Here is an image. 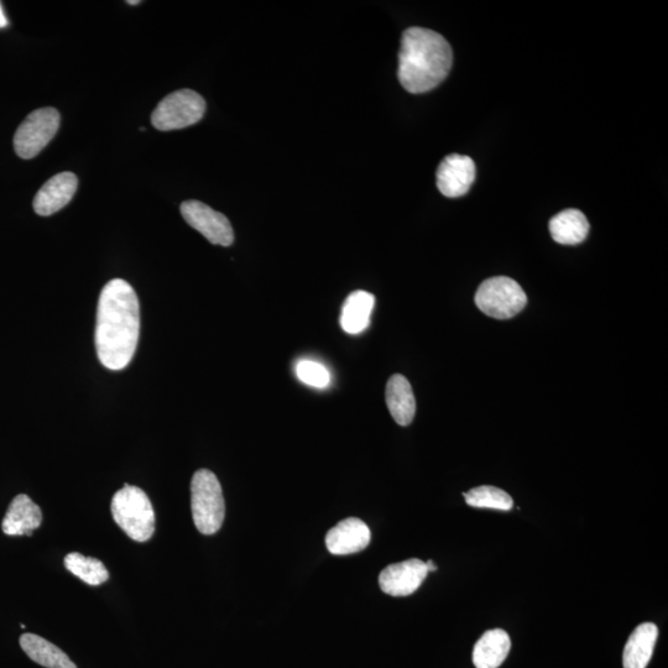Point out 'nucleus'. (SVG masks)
<instances>
[{
    "instance_id": "20e7f679",
    "label": "nucleus",
    "mask_w": 668,
    "mask_h": 668,
    "mask_svg": "<svg viewBox=\"0 0 668 668\" xmlns=\"http://www.w3.org/2000/svg\"><path fill=\"white\" fill-rule=\"evenodd\" d=\"M191 509L193 523L203 535H215L226 518V503L216 474L200 469L191 482Z\"/></svg>"
},
{
    "instance_id": "9d476101",
    "label": "nucleus",
    "mask_w": 668,
    "mask_h": 668,
    "mask_svg": "<svg viewBox=\"0 0 668 668\" xmlns=\"http://www.w3.org/2000/svg\"><path fill=\"white\" fill-rule=\"evenodd\" d=\"M437 187L443 196L457 198L466 195L476 180V164L469 156L451 154L437 169Z\"/></svg>"
},
{
    "instance_id": "39448f33",
    "label": "nucleus",
    "mask_w": 668,
    "mask_h": 668,
    "mask_svg": "<svg viewBox=\"0 0 668 668\" xmlns=\"http://www.w3.org/2000/svg\"><path fill=\"white\" fill-rule=\"evenodd\" d=\"M478 309L497 320H509L525 309L527 296L523 287L506 276L485 280L476 294Z\"/></svg>"
},
{
    "instance_id": "5701e85b",
    "label": "nucleus",
    "mask_w": 668,
    "mask_h": 668,
    "mask_svg": "<svg viewBox=\"0 0 668 668\" xmlns=\"http://www.w3.org/2000/svg\"><path fill=\"white\" fill-rule=\"evenodd\" d=\"M8 24L7 15H5L3 5L0 3V29L7 28Z\"/></svg>"
},
{
    "instance_id": "7ed1b4c3",
    "label": "nucleus",
    "mask_w": 668,
    "mask_h": 668,
    "mask_svg": "<svg viewBox=\"0 0 668 668\" xmlns=\"http://www.w3.org/2000/svg\"><path fill=\"white\" fill-rule=\"evenodd\" d=\"M112 516L130 539L146 542L155 532V511L143 489L125 484L112 499Z\"/></svg>"
},
{
    "instance_id": "b1692460",
    "label": "nucleus",
    "mask_w": 668,
    "mask_h": 668,
    "mask_svg": "<svg viewBox=\"0 0 668 668\" xmlns=\"http://www.w3.org/2000/svg\"><path fill=\"white\" fill-rule=\"evenodd\" d=\"M426 567H427V571H429V572L437 571V566L435 565V563H433V561H427L426 562Z\"/></svg>"
},
{
    "instance_id": "9b49d317",
    "label": "nucleus",
    "mask_w": 668,
    "mask_h": 668,
    "mask_svg": "<svg viewBox=\"0 0 668 668\" xmlns=\"http://www.w3.org/2000/svg\"><path fill=\"white\" fill-rule=\"evenodd\" d=\"M78 180L72 172H61L45 182L34 198V210L48 217L69 205L77 191Z\"/></svg>"
},
{
    "instance_id": "aec40b11",
    "label": "nucleus",
    "mask_w": 668,
    "mask_h": 668,
    "mask_svg": "<svg viewBox=\"0 0 668 668\" xmlns=\"http://www.w3.org/2000/svg\"><path fill=\"white\" fill-rule=\"evenodd\" d=\"M65 567L88 586H101L109 578V572L101 561L78 552H71L65 557Z\"/></svg>"
},
{
    "instance_id": "f8f14e48",
    "label": "nucleus",
    "mask_w": 668,
    "mask_h": 668,
    "mask_svg": "<svg viewBox=\"0 0 668 668\" xmlns=\"http://www.w3.org/2000/svg\"><path fill=\"white\" fill-rule=\"evenodd\" d=\"M370 539L372 534L367 524L357 518H348L328 531L326 546L332 555H352L367 549Z\"/></svg>"
},
{
    "instance_id": "4be33fe9",
    "label": "nucleus",
    "mask_w": 668,
    "mask_h": 668,
    "mask_svg": "<svg viewBox=\"0 0 668 668\" xmlns=\"http://www.w3.org/2000/svg\"><path fill=\"white\" fill-rule=\"evenodd\" d=\"M296 375L302 383L317 389H325L331 382L330 372L325 365L313 362V360H301L297 363Z\"/></svg>"
},
{
    "instance_id": "1a4fd4ad",
    "label": "nucleus",
    "mask_w": 668,
    "mask_h": 668,
    "mask_svg": "<svg viewBox=\"0 0 668 668\" xmlns=\"http://www.w3.org/2000/svg\"><path fill=\"white\" fill-rule=\"evenodd\" d=\"M427 574L426 562L411 558L384 568L379 576V586L389 596L407 597L421 587Z\"/></svg>"
},
{
    "instance_id": "f03ea898",
    "label": "nucleus",
    "mask_w": 668,
    "mask_h": 668,
    "mask_svg": "<svg viewBox=\"0 0 668 668\" xmlns=\"http://www.w3.org/2000/svg\"><path fill=\"white\" fill-rule=\"evenodd\" d=\"M453 64L451 45L436 31H404L399 54V81L407 92L420 95L440 86Z\"/></svg>"
},
{
    "instance_id": "a211bd4d",
    "label": "nucleus",
    "mask_w": 668,
    "mask_h": 668,
    "mask_svg": "<svg viewBox=\"0 0 668 668\" xmlns=\"http://www.w3.org/2000/svg\"><path fill=\"white\" fill-rule=\"evenodd\" d=\"M20 646L31 660L46 668H77L64 651L35 634L20 636Z\"/></svg>"
},
{
    "instance_id": "0eeeda50",
    "label": "nucleus",
    "mask_w": 668,
    "mask_h": 668,
    "mask_svg": "<svg viewBox=\"0 0 668 668\" xmlns=\"http://www.w3.org/2000/svg\"><path fill=\"white\" fill-rule=\"evenodd\" d=\"M60 122L55 108H41L29 114L14 135L15 153L25 160L35 158L55 138Z\"/></svg>"
},
{
    "instance_id": "2eb2a0df",
    "label": "nucleus",
    "mask_w": 668,
    "mask_h": 668,
    "mask_svg": "<svg viewBox=\"0 0 668 668\" xmlns=\"http://www.w3.org/2000/svg\"><path fill=\"white\" fill-rule=\"evenodd\" d=\"M659 638V629L654 623H644L631 633L623 652L624 668H646Z\"/></svg>"
},
{
    "instance_id": "393cba45",
    "label": "nucleus",
    "mask_w": 668,
    "mask_h": 668,
    "mask_svg": "<svg viewBox=\"0 0 668 668\" xmlns=\"http://www.w3.org/2000/svg\"><path fill=\"white\" fill-rule=\"evenodd\" d=\"M130 5H137L140 4V2H137V0H133V2H127Z\"/></svg>"
},
{
    "instance_id": "6e6552de",
    "label": "nucleus",
    "mask_w": 668,
    "mask_h": 668,
    "mask_svg": "<svg viewBox=\"0 0 668 668\" xmlns=\"http://www.w3.org/2000/svg\"><path fill=\"white\" fill-rule=\"evenodd\" d=\"M181 215L193 229L200 232L208 242L229 247L234 242V232L229 219L206 203L186 201L181 205Z\"/></svg>"
},
{
    "instance_id": "f257e3e1",
    "label": "nucleus",
    "mask_w": 668,
    "mask_h": 668,
    "mask_svg": "<svg viewBox=\"0 0 668 668\" xmlns=\"http://www.w3.org/2000/svg\"><path fill=\"white\" fill-rule=\"evenodd\" d=\"M140 333L137 294L127 281L114 279L99 296L96 348L99 362L109 370H122L132 362Z\"/></svg>"
},
{
    "instance_id": "6ab92c4d",
    "label": "nucleus",
    "mask_w": 668,
    "mask_h": 668,
    "mask_svg": "<svg viewBox=\"0 0 668 668\" xmlns=\"http://www.w3.org/2000/svg\"><path fill=\"white\" fill-rule=\"evenodd\" d=\"M550 232L553 240L558 244L576 245L586 240L589 233V222L581 211H562L551 219Z\"/></svg>"
},
{
    "instance_id": "412c9836",
    "label": "nucleus",
    "mask_w": 668,
    "mask_h": 668,
    "mask_svg": "<svg viewBox=\"0 0 668 668\" xmlns=\"http://www.w3.org/2000/svg\"><path fill=\"white\" fill-rule=\"evenodd\" d=\"M464 499L469 506L480 509H494L509 511L514 508V501L504 490L489 485L474 488L464 493Z\"/></svg>"
},
{
    "instance_id": "423d86ee",
    "label": "nucleus",
    "mask_w": 668,
    "mask_h": 668,
    "mask_svg": "<svg viewBox=\"0 0 668 668\" xmlns=\"http://www.w3.org/2000/svg\"><path fill=\"white\" fill-rule=\"evenodd\" d=\"M206 102L201 95L191 90H181L167 96L159 103L151 123L161 132L184 129L200 122L205 116Z\"/></svg>"
},
{
    "instance_id": "ddd939ff",
    "label": "nucleus",
    "mask_w": 668,
    "mask_h": 668,
    "mask_svg": "<svg viewBox=\"0 0 668 668\" xmlns=\"http://www.w3.org/2000/svg\"><path fill=\"white\" fill-rule=\"evenodd\" d=\"M43 523V513L40 506L35 504L26 494H19L9 505L3 520L2 529L8 536L33 535Z\"/></svg>"
},
{
    "instance_id": "dca6fc26",
    "label": "nucleus",
    "mask_w": 668,
    "mask_h": 668,
    "mask_svg": "<svg viewBox=\"0 0 668 668\" xmlns=\"http://www.w3.org/2000/svg\"><path fill=\"white\" fill-rule=\"evenodd\" d=\"M511 649L510 636L506 631L494 629L485 631L474 645L473 664L477 668H498L508 657Z\"/></svg>"
},
{
    "instance_id": "4468645a",
    "label": "nucleus",
    "mask_w": 668,
    "mask_h": 668,
    "mask_svg": "<svg viewBox=\"0 0 668 668\" xmlns=\"http://www.w3.org/2000/svg\"><path fill=\"white\" fill-rule=\"evenodd\" d=\"M386 405L396 424L409 426L416 414V400L409 380L395 374L386 385Z\"/></svg>"
},
{
    "instance_id": "f3484780",
    "label": "nucleus",
    "mask_w": 668,
    "mask_h": 668,
    "mask_svg": "<svg viewBox=\"0 0 668 668\" xmlns=\"http://www.w3.org/2000/svg\"><path fill=\"white\" fill-rule=\"evenodd\" d=\"M375 306V297L367 291H354L344 301L341 326L348 334L367 330Z\"/></svg>"
}]
</instances>
